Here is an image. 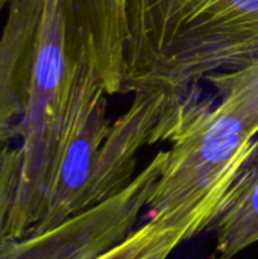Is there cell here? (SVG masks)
Listing matches in <instances>:
<instances>
[{
    "label": "cell",
    "mask_w": 258,
    "mask_h": 259,
    "mask_svg": "<svg viewBox=\"0 0 258 259\" xmlns=\"http://www.w3.org/2000/svg\"><path fill=\"white\" fill-rule=\"evenodd\" d=\"M126 42V0H43L30 99L17 127L21 161L11 238L38 228L64 129L78 105L97 88L122 94Z\"/></svg>",
    "instance_id": "6da1fadb"
},
{
    "label": "cell",
    "mask_w": 258,
    "mask_h": 259,
    "mask_svg": "<svg viewBox=\"0 0 258 259\" xmlns=\"http://www.w3.org/2000/svg\"><path fill=\"white\" fill-rule=\"evenodd\" d=\"M204 80L213 97L196 88L173 96L160 121V141L170 147L148 217L167 226L213 223L258 138V56Z\"/></svg>",
    "instance_id": "7a4b0ae2"
},
{
    "label": "cell",
    "mask_w": 258,
    "mask_h": 259,
    "mask_svg": "<svg viewBox=\"0 0 258 259\" xmlns=\"http://www.w3.org/2000/svg\"><path fill=\"white\" fill-rule=\"evenodd\" d=\"M122 94L182 96L258 56V0H126Z\"/></svg>",
    "instance_id": "3957f363"
},
{
    "label": "cell",
    "mask_w": 258,
    "mask_h": 259,
    "mask_svg": "<svg viewBox=\"0 0 258 259\" xmlns=\"http://www.w3.org/2000/svg\"><path fill=\"white\" fill-rule=\"evenodd\" d=\"M166 150H160L116 194L47 229L11 240L0 259H93L122 241L137 226L161 175Z\"/></svg>",
    "instance_id": "277c9868"
},
{
    "label": "cell",
    "mask_w": 258,
    "mask_h": 259,
    "mask_svg": "<svg viewBox=\"0 0 258 259\" xmlns=\"http://www.w3.org/2000/svg\"><path fill=\"white\" fill-rule=\"evenodd\" d=\"M109 94L97 90L70 115L53 168L44 215L35 231L55 226L85 206L99 152L109 134Z\"/></svg>",
    "instance_id": "5b68a950"
},
{
    "label": "cell",
    "mask_w": 258,
    "mask_h": 259,
    "mask_svg": "<svg viewBox=\"0 0 258 259\" xmlns=\"http://www.w3.org/2000/svg\"><path fill=\"white\" fill-rule=\"evenodd\" d=\"M170 103L172 97L161 91L134 94L126 111L113 121L99 152L84 209L116 194L134 179L140 152L160 143V121Z\"/></svg>",
    "instance_id": "8992f818"
},
{
    "label": "cell",
    "mask_w": 258,
    "mask_h": 259,
    "mask_svg": "<svg viewBox=\"0 0 258 259\" xmlns=\"http://www.w3.org/2000/svg\"><path fill=\"white\" fill-rule=\"evenodd\" d=\"M214 258L233 259L258 244V138L216 220Z\"/></svg>",
    "instance_id": "52a82bcc"
},
{
    "label": "cell",
    "mask_w": 258,
    "mask_h": 259,
    "mask_svg": "<svg viewBox=\"0 0 258 259\" xmlns=\"http://www.w3.org/2000/svg\"><path fill=\"white\" fill-rule=\"evenodd\" d=\"M211 226L196 220L181 226H167L155 219L148 220L129 232L122 241L93 259H169L184 241Z\"/></svg>",
    "instance_id": "ba28073f"
},
{
    "label": "cell",
    "mask_w": 258,
    "mask_h": 259,
    "mask_svg": "<svg viewBox=\"0 0 258 259\" xmlns=\"http://www.w3.org/2000/svg\"><path fill=\"white\" fill-rule=\"evenodd\" d=\"M20 147H0V250L11 241L9 222L20 171Z\"/></svg>",
    "instance_id": "9c48e42d"
}]
</instances>
